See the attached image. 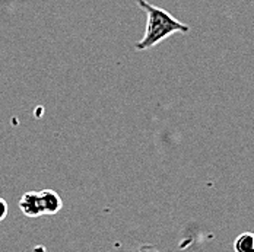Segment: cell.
Here are the masks:
<instances>
[{"instance_id":"cell-2","label":"cell","mask_w":254,"mask_h":252,"mask_svg":"<svg viewBox=\"0 0 254 252\" xmlns=\"http://www.w3.org/2000/svg\"><path fill=\"white\" fill-rule=\"evenodd\" d=\"M19 208L26 217H41V216H44L38 191H26L19 200Z\"/></svg>"},{"instance_id":"cell-4","label":"cell","mask_w":254,"mask_h":252,"mask_svg":"<svg viewBox=\"0 0 254 252\" xmlns=\"http://www.w3.org/2000/svg\"><path fill=\"white\" fill-rule=\"evenodd\" d=\"M235 252H254V235L250 232H244L238 235L234 241Z\"/></svg>"},{"instance_id":"cell-6","label":"cell","mask_w":254,"mask_h":252,"mask_svg":"<svg viewBox=\"0 0 254 252\" xmlns=\"http://www.w3.org/2000/svg\"><path fill=\"white\" fill-rule=\"evenodd\" d=\"M136 252H159V250L155 245H149V244H143L137 248Z\"/></svg>"},{"instance_id":"cell-5","label":"cell","mask_w":254,"mask_h":252,"mask_svg":"<svg viewBox=\"0 0 254 252\" xmlns=\"http://www.w3.org/2000/svg\"><path fill=\"white\" fill-rule=\"evenodd\" d=\"M7 213H9V204L4 199L0 197V222L7 217Z\"/></svg>"},{"instance_id":"cell-3","label":"cell","mask_w":254,"mask_h":252,"mask_svg":"<svg viewBox=\"0 0 254 252\" xmlns=\"http://www.w3.org/2000/svg\"><path fill=\"white\" fill-rule=\"evenodd\" d=\"M38 193H40L44 216H54L62 210V207H63L62 197L54 190H41Z\"/></svg>"},{"instance_id":"cell-1","label":"cell","mask_w":254,"mask_h":252,"mask_svg":"<svg viewBox=\"0 0 254 252\" xmlns=\"http://www.w3.org/2000/svg\"><path fill=\"white\" fill-rule=\"evenodd\" d=\"M136 3L146 12V31L143 38L136 44V50H149L177 32H189V25L181 24L167 10L153 6L146 0H136Z\"/></svg>"}]
</instances>
